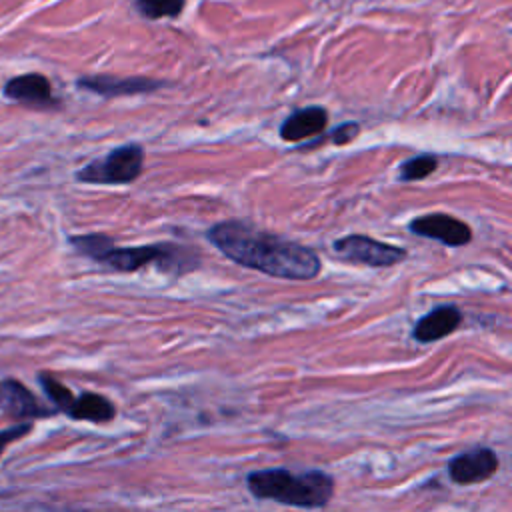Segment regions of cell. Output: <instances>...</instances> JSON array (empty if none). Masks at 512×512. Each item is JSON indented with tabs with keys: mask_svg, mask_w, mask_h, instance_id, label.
Here are the masks:
<instances>
[{
	"mask_svg": "<svg viewBox=\"0 0 512 512\" xmlns=\"http://www.w3.org/2000/svg\"><path fill=\"white\" fill-rule=\"evenodd\" d=\"M206 238L232 262L274 278L312 280L322 268L312 248L240 220H224L210 226Z\"/></svg>",
	"mask_w": 512,
	"mask_h": 512,
	"instance_id": "1",
	"label": "cell"
},
{
	"mask_svg": "<svg viewBox=\"0 0 512 512\" xmlns=\"http://www.w3.org/2000/svg\"><path fill=\"white\" fill-rule=\"evenodd\" d=\"M70 244L82 256H88L90 260L118 272H136L148 264H156L164 272L182 274L196 264L186 248L170 242L144 246H114V242L104 234H82L70 236Z\"/></svg>",
	"mask_w": 512,
	"mask_h": 512,
	"instance_id": "2",
	"label": "cell"
},
{
	"mask_svg": "<svg viewBox=\"0 0 512 512\" xmlns=\"http://www.w3.org/2000/svg\"><path fill=\"white\" fill-rule=\"evenodd\" d=\"M248 490L260 500H274L298 508H320L334 494V478L322 470L292 474L284 468L256 470L248 474Z\"/></svg>",
	"mask_w": 512,
	"mask_h": 512,
	"instance_id": "3",
	"label": "cell"
},
{
	"mask_svg": "<svg viewBox=\"0 0 512 512\" xmlns=\"http://www.w3.org/2000/svg\"><path fill=\"white\" fill-rule=\"evenodd\" d=\"M144 170V148L136 142L112 148L106 156L94 158L76 172L86 184H130Z\"/></svg>",
	"mask_w": 512,
	"mask_h": 512,
	"instance_id": "4",
	"label": "cell"
},
{
	"mask_svg": "<svg viewBox=\"0 0 512 512\" xmlns=\"http://www.w3.org/2000/svg\"><path fill=\"white\" fill-rule=\"evenodd\" d=\"M332 252L344 262L364 264L372 268H386L406 260L408 252L400 246L374 240L364 234H348L332 242Z\"/></svg>",
	"mask_w": 512,
	"mask_h": 512,
	"instance_id": "5",
	"label": "cell"
},
{
	"mask_svg": "<svg viewBox=\"0 0 512 512\" xmlns=\"http://www.w3.org/2000/svg\"><path fill=\"white\" fill-rule=\"evenodd\" d=\"M408 230L416 236L422 238H432L444 246H464L472 240V230L466 222L444 214V212H434V214H424L420 218H414L408 224Z\"/></svg>",
	"mask_w": 512,
	"mask_h": 512,
	"instance_id": "6",
	"label": "cell"
},
{
	"mask_svg": "<svg viewBox=\"0 0 512 512\" xmlns=\"http://www.w3.org/2000/svg\"><path fill=\"white\" fill-rule=\"evenodd\" d=\"M4 96L32 108H56L58 100L52 96L50 80L40 72H28L10 78L4 84Z\"/></svg>",
	"mask_w": 512,
	"mask_h": 512,
	"instance_id": "7",
	"label": "cell"
},
{
	"mask_svg": "<svg viewBox=\"0 0 512 512\" xmlns=\"http://www.w3.org/2000/svg\"><path fill=\"white\" fill-rule=\"evenodd\" d=\"M76 86L88 92H94L104 98H116V96H132V94H146L154 92L162 86L160 80L152 78H140V76H130V78H116L108 74H96V76H82L76 80Z\"/></svg>",
	"mask_w": 512,
	"mask_h": 512,
	"instance_id": "8",
	"label": "cell"
},
{
	"mask_svg": "<svg viewBox=\"0 0 512 512\" xmlns=\"http://www.w3.org/2000/svg\"><path fill=\"white\" fill-rule=\"evenodd\" d=\"M498 470V456L490 448H474L450 460L448 474L456 484H476L488 480Z\"/></svg>",
	"mask_w": 512,
	"mask_h": 512,
	"instance_id": "9",
	"label": "cell"
},
{
	"mask_svg": "<svg viewBox=\"0 0 512 512\" xmlns=\"http://www.w3.org/2000/svg\"><path fill=\"white\" fill-rule=\"evenodd\" d=\"M462 322V312L454 304H442L424 314L412 328V338L416 342L428 344L452 334Z\"/></svg>",
	"mask_w": 512,
	"mask_h": 512,
	"instance_id": "10",
	"label": "cell"
},
{
	"mask_svg": "<svg viewBox=\"0 0 512 512\" xmlns=\"http://www.w3.org/2000/svg\"><path fill=\"white\" fill-rule=\"evenodd\" d=\"M0 410L12 418H38L52 414V410L38 404L34 394L16 380L0 382Z\"/></svg>",
	"mask_w": 512,
	"mask_h": 512,
	"instance_id": "11",
	"label": "cell"
},
{
	"mask_svg": "<svg viewBox=\"0 0 512 512\" xmlns=\"http://www.w3.org/2000/svg\"><path fill=\"white\" fill-rule=\"evenodd\" d=\"M328 124V112L322 106H308L292 112L280 124V138L284 142H302L320 134Z\"/></svg>",
	"mask_w": 512,
	"mask_h": 512,
	"instance_id": "12",
	"label": "cell"
},
{
	"mask_svg": "<svg viewBox=\"0 0 512 512\" xmlns=\"http://www.w3.org/2000/svg\"><path fill=\"white\" fill-rule=\"evenodd\" d=\"M68 416L76 420H88V422H108L114 418V406L108 398L100 394L84 392L78 398H74V404L70 406Z\"/></svg>",
	"mask_w": 512,
	"mask_h": 512,
	"instance_id": "13",
	"label": "cell"
},
{
	"mask_svg": "<svg viewBox=\"0 0 512 512\" xmlns=\"http://www.w3.org/2000/svg\"><path fill=\"white\" fill-rule=\"evenodd\" d=\"M186 0H136V12L148 20L176 18L182 14Z\"/></svg>",
	"mask_w": 512,
	"mask_h": 512,
	"instance_id": "14",
	"label": "cell"
},
{
	"mask_svg": "<svg viewBox=\"0 0 512 512\" xmlns=\"http://www.w3.org/2000/svg\"><path fill=\"white\" fill-rule=\"evenodd\" d=\"M438 166V158L434 154H418L408 160H404L398 166V178L402 182H412V180H422L428 174H432Z\"/></svg>",
	"mask_w": 512,
	"mask_h": 512,
	"instance_id": "15",
	"label": "cell"
},
{
	"mask_svg": "<svg viewBox=\"0 0 512 512\" xmlns=\"http://www.w3.org/2000/svg\"><path fill=\"white\" fill-rule=\"evenodd\" d=\"M38 380H40V384H42L44 394H46L48 400L56 406V410H62V412L68 414V410H70V406L74 404V398H76V396H74L64 384H60L56 378H52V376H48V374H40Z\"/></svg>",
	"mask_w": 512,
	"mask_h": 512,
	"instance_id": "16",
	"label": "cell"
},
{
	"mask_svg": "<svg viewBox=\"0 0 512 512\" xmlns=\"http://www.w3.org/2000/svg\"><path fill=\"white\" fill-rule=\"evenodd\" d=\"M358 132H360V124H356V122H344V124H340L338 128H334L332 130V134H330V140L334 142V144H348L350 140H354L356 136H358Z\"/></svg>",
	"mask_w": 512,
	"mask_h": 512,
	"instance_id": "17",
	"label": "cell"
},
{
	"mask_svg": "<svg viewBox=\"0 0 512 512\" xmlns=\"http://www.w3.org/2000/svg\"><path fill=\"white\" fill-rule=\"evenodd\" d=\"M30 428H32V424H30V422H24V424H16V426H12V428L0 430V454L4 452V448H6L10 442H14V440H18L20 436H24Z\"/></svg>",
	"mask_w": 512,
	"mask_h": 512,
	"instance_id": "18",
	"label": "cell"
}]
</instances>
